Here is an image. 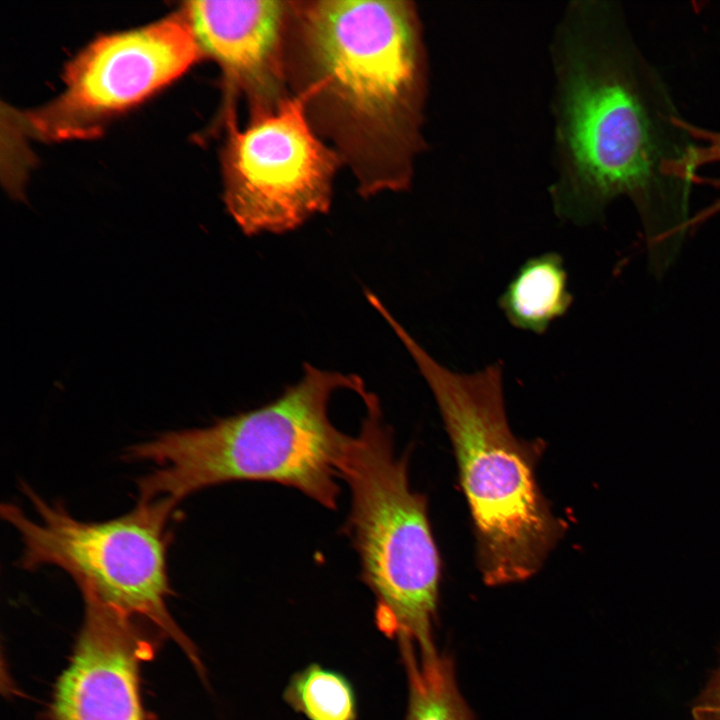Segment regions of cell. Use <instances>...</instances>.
I'll return each instance as SVG.
<instances>
[{"label": "cell", "instance_id": "11", "mask_svg": "<svg viewBox=\"0 0 720 720\" xmlns=\"http://www.w3.org/2000/svg\"><path fill=\"white\" fill-rule=\"evenodd\" d=\"M572 301L562 256L547 252L519 267L498 302L513 327L541 335L567 313Z\"/></svg>", "mask_w": 720, "mask_h": 720}, {"label": "cell", "instance_id": "9", "mask_svg": "<svg viewBox=\"0 0 720 720\" xmlns=\"http://www.w3.org/2000/svg\"><path fill=\"white\" fill-rule=\"evenodd\" d=\"M84 602L83 627L57 681L51 720H145L139 668L154 646L137 624L141 619L92 598Z\"/></svg>", "mask_w": 720, "mask_h": 720}, {"label": "cell", "instance_id": "2", "mask_svg": "<svg viewBox=\"0 0 720 720\" xmlns=\"http://www.w3.org/2000/svg\"><path fill=\"white\" fill-rule=\"evenodd\" d=\"M310 84L336 133L377 189L407 180L417 146L424 64L415 10L405 1L326 0L302 16Z\"/></svg>", "mask_w": 720, "mask_h": 720}, {"label": "cell", "instance_id": "12", "mask_svg": "<svg viewBox=\"0 0 720 720\" xmlns=\"http://www.w3.org/2000/svg\"><path fill=\"white\" fill-rule=\"evenodd\" d=\"M409 678L405 720H475L462 697L452 661L437 651L418 653L410 642H401Z\"/></svg>", "mask_w": 720, "mask_h": 720}, {"label": "cell", "instance_id": "13", "mask_svg": "<svg viewBox=\"0 0 720 720\" xmlns=\"http://www.w3.org/2000/svg\"><path fill=\"white\" fill-rule=\"evenodd\" d=\"M284 699L309 720H357L353 687L342 674L310 664L295 673Z\"/></svg>", "mask_w": 720, "mask_h": 720}, {"label": "cell", "instance_id": "1", "mask_svg": "<svg viewBox=\"0 0 720 720\" xmlns=\"http://www.w3.org/2000/svg\"><path fill=\"white\" fill-rule=\"evenodd\" d=\"M559 97L566 183L559 216L587 223L625 198L651 257L664 266L692 225L696 141L670 89L640 48L624 9L589 1L571 8Z\"/></svg>", "mask_w": 720, "mask_h": 720}, {"label": "cell", "instance_id": "10", "mask_svg": "<svg viewBox=\"0 0 720 720\" xmlns=\"http://www.w3.org/2000/svg\"><path fill=\"white\" fill-rule=\"evenodd\" d=\"M184 9L203 55L214 58L261 110L277 91L285 3L206 0L190 1Z\"/></svg>", "mask_w": 720, "mask_h": 720}, {"label": "cell", "instance_id": "5", "mask_svg": "<svg viewBox=\"0 0 720 720\" xmlns=\"http://www.w3.org/2000/svg\"><path fill=\"white\" fill-rule=\"evenodd\" d=\"M359 432L348 435L338 464L350 491L344 532L360 563V578L375 597L377 626L421 653L435 649L432 632L441 576L427 502L410 486L380 400L366 391Z\"/></svg>", "mask_w": 720, "mask_h": 720}, {"label": "cell", "instance_id": "14", "mask_svg": "<svg viewBox=\"0 0 720 720\" xmlns=\"http://www.w3.org/2000/svg\"><path fill=\"white\" fill-rule=\"evenodd\" d=\"M688 130L692 138L696 141L694 150V163L697 170L703 166L720 163V131L709 130L688 123ZM698 184H707L713 188L720 190V178H702L698 180ZM720 211V197L703 210L696 220H703Z\"/></svg>", "mask_w": 720, "mask_h": 720}, {"label": "cell", "instance_id": "3", "mask_svg": "<svg viewBox=\"0 0 720 720\" xmlns=\"http://www.w3.org/2000/svg\"><path fill=\"white\" fill-rule=\"evenodd\" d=\"M362 395L361 377L305 363L301 379L272 401L202 427L158 434L126 449L127 461L157 467L137 481L139 499L186 497L229 482H271L335 510L347 434L329 417L334 392Z\"/></svg>", "mask_w": 720, "mask_h": 720}, {"label": "cell", "instance_id": "6", "mask_svg": "<svg viewBox=\"0 0 720 720\" xmlns=\"http://www.w3.org/2000/svg\"><path fill=\"white\" fill-rule=\"evenodd\" d=\"M21 489L38 519L12 503L1 505V516L18 533L23 549L20 568L53 565L78 585L83 598H92L127 615L145 620L174 640L201 671L192 643L170 615L168 550L169 524L178 503L168 498L138 499L129 512L104 521L73 517L59 502H47L28 484Z\"/></svg>", "mask_w": 720, "mask_h": 720}, {"label": "cell", "instance_id": "8", "mask_svg": "<svg viewBox=\"0 0 720 720\" xmlns=\"http://www.w3.org/2000/svg\"><path fill=\"white\" fill-rule=\"evenodd\" d=\"M201 56L185 9L102 36L66 67L63 92L27 114V128L46 140L91 136L104 120L168 85Z\"/></svg>", "mask_w": 720, "mask_h": 720}, {"label": "cell", "instance_id": "7", "mask_svg": "<svg viewBox=\"0 0 720 720\" xmlns=\"http://www.w3.org/2000/svg\"><path fill=\"white\" fill-rule=\"evenodd\" d=\"M307 108L302 92L257 111L245 129L228 118L224 202L248 236L292 231L330 207L337 158L313 133Z\"/></svg>", "mask_w": 720, "mask_h": 720}, {"label": "cell", "instance_id": "15", "mask_svg": "<svg viewBox=\"0 0 720 720\" xmlns=\"http://www.w3.org/2000/svg\"><path fill=\"white\" fill-rule=\"evenodd\" d=\"M694 720H720V666L692 709Z\"/></svg>", "mask_w": 720, "mask_h": 720}, {"label": "cell", "instance_id": "4", "mask_svg": "<svg viewBox=\"0 0 720 720\" xmlns=\"http://www.w3.org/2000/svg\"><path fill=\"white\" fill-rule=\"evenodd\" d=\"M389 326L429 386L457 462L470 510L478 567L488 585L526 580L565 531L538 486L543 442L510 429L501 362L459 373L436 361L395 318Z\"/></svg>", "mask_w": 720, "mask_h": 720}]
</instances>
